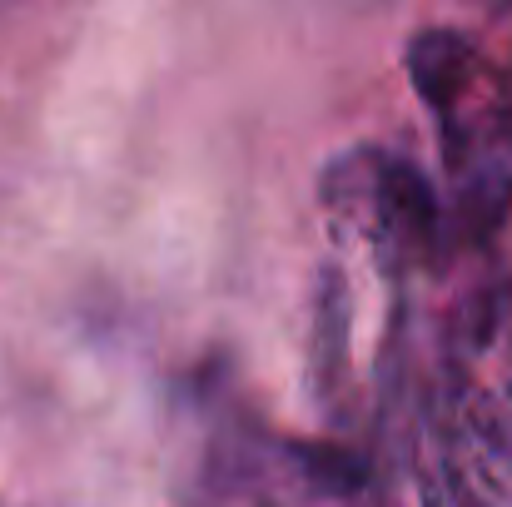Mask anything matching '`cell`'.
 <instances>
[{
    "mask_svg": "<svg viewBox=\"0 0 512 507\" xmlns=\"http://www.w3.org/2000/svg\"><path fill=\"white\" fill-rule=\"evenodd\" d=\"M304 493L294 443L264 433L249 413H224L194 463V507H289Z\"/></svg>",
    "mask_w": 512,
    "mask_h": 507,
    "instance_id": "obj_1",
    "label": "cell"
},
{
    "mask_svg": "<svg viewBox=\"0 0 512 507\" xmlns=\"http://www.w3.org/2000/svg\"><path fill=\"white\" fill-rule=\"evenodd\" d=\"M368 234L388 239L403 254H433L443 239V199L428 179V169L408 155L378 150V179H373V224Z\"/></svg>",
    "mask_w": 512,
    "mask_h": 507,
    "instance_id": "obj_2",
    "label": "cell"
},
{
    "mask_svg": "<svg viewBox=\"0 0 512 507\" xmlns=\"http://www.w3.org/2000/svg\"><path fill=\"white\" fill-rule=\"evenodd\" d=\"M0 507H5V503H0Z\"/></svg>",
    "mask_w": 512,
    "mask_h": 507,
    "instance_id": "obj_5",
    "label": "cell"
},
{
    "mask_svg": "<svg viewBox=\"0 0 512 507\" xmlns=\"http://www.w3.org/2000/svg\"><path fill=\"white\" fill-rule=\"evenodd\" d=\"M403 65H408L413 95L438 115V130L458 125V110L478 90V75H483L478 40L458 25H423V30L408 35Z\"/></svg>",
    "mask_w": 512,
    "mask_h": 507,
    "instance_id": "obj_3",
    "label": "cell"
},
{
    "mask_svg": "<svg viewBox=\"0 0 512 507\" xmlns=\"http://www.w3.org/2000/svg\"><path fill=\"white\" fill-rule=\"evenodd\" d=\"M314 363L324 368V383H334L348 368V289L339 269L319 274V314H314Z\"/></svg>",
    "mask_w": 512,
    "mask_h": 507,
    "instance_id": "obj_4",
    "label": "cell"
}]
</instances>
